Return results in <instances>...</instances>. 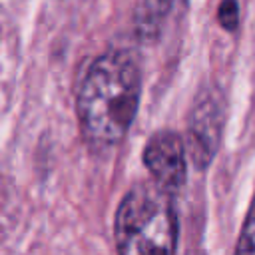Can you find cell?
Here are the masks:
<instances>
[{"instance_id":"277c9868","label":"cell","mask_w":255,"mask_h":255,"mask_svg":"<svg viewBox=\"0 0 255 255\" xmlns=\"http://www.w3.org/2000/svg\"><path fill=\"white\" fill-rule=\"evenodd\" d=\"M143 163L163 191L175 195L187 177V151L185 141L171 129H159L145 141Z\"/></svg>"},{"instance_id":"3957f363","label":"cell","mask_w":255,"mask_h":255,"mask_svg":"<svg viewBox=\"0 0 255 255\" xmlns=\"http://www.w3.org/2000/svg\"><path fill=\"white\" fill-rule=\"evenodd\" d=\"M223 96L215 84L203 86L191 106L187 122V149L197 169L209 167L221 145V133L225 124Z\"/></svg>"},{"instance_id":"8992f818","label":"cell","mask_w":255,"mask_h":255,"mask_svg":"<svg viewBox=\"0 0 255 255\" xmlns=\"http://www.w3.org/2000/svg\"><path fill=\"white\" fill-rule=\"evenodd\" d=\"M233 255H255V193H253L251 205L247 209L245 221L241 225Z\"/></svg>"},{"instance_id":"7a4b0ae2","label":"cell","mask_w":255,"mask_h":255,"mask_svg":"<svg viewBox=\"0 0 255 255\" xmlns=\"http://www.w3.org/2000/svg\"><path fill=\"white\" fill-rule=\"evenodd\" d=\"M179 221L173 195L153 181L135 183L114 217L118 255H175Z\"/></svg>"},{"instance_id":"5b68a950","label":"cell","mask_w":255,"mask_h":255,"mask_svg":"<svg viewBox=\"0 0 255 255\" xmlns=\"http://www.w3.org/2000/svg\"><path fill=\"white\" fill-rule=\"evenodd\" d=\"M175 0H141L135 12V34L139 42L153 44L159 40Z\"/></svg>"},{"instance_id":"52a82bcc","label":"cell","mask_w":255,"mask_h":255,"mask_svg":"<svg viewBox=\"0 0 255 255\" xmlns=\"http://www.w3.org/2000/svg\"><path fill=\"white\" fill-rule=\"evenodd\" d=\"M217 20L223 30L235 32L239 26V4L237 0H221L217 8Z\"/></svg>"},{"instance_id":"6da1fadb","label":"cell","mask_w":255,"mask_h":255,"mask_svg":"<svg viewBox=\"0 0 255 255\" xmlns=\"http://www.w3.org/2000/svg\"><path fill=\"white\" fill-rule=\"evenodd\" d=\"M141 98L137 58L122 48L100 54L84 72L76 96L82 139L94 151H108L129 131Z\"/></svg>"}]
</instances>
